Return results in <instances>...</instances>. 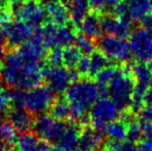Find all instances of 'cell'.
Here are the masks:
<instances>
[{"label": "cell", "mask_w": 152, "mask_h": 151, "mask_svg": "<svg viewBox=\"0 0 152 151\" xmlns=\"http://www.w3.org/2000/svg\"><path fill=\"white\" fill-rule=\"evenodd\" d=\"M108 92L107 86L92 81H76L65 91V98L70 106V118L82 120L102 95Z\"/></svg>", "instance_id": "obj_1"}, {"label": "cell", "mask_w": 152, "mask_h": 151, "mask_svg": "<svg viewBox=\"0 0 152 151\" xmlns=\"http://www.w3.org/2000/svg\"><path fill=\"white\" fill-rule=\"evenodd\" d=\"M40 65V62L29 63L20 57L16 50L5 54L1 64L0 76L6 85L14 88H19L20 83L26 73L32 67Z\"/></svg>", "instance_id": "obj_2"}, {"label": "cell", "mask_w": 152, "mask_h": 151, "mask_svg": "<svg viewBox=\"0 0 152 151\" xmlns=\"http://www.w3.org/2000/svg\"><path fill=\"white\" fill-rule=\"evenodd\" d=\"M79 71L75 69H68L62 65H50L44 67V78L48 83V87L54 93L66 91L70 84L79 79Z\"/></svg>", "instance_id": "obj_3"}, {"label": "cell", "mask_w": 152, "mask_h": 151, "mask_svg": "<svg viewBox=\"0 0 152 151\" xmlns=\"http://www.w3.org/2000/svg\"><path fill=\"white\" fill-rule=\"evenodd\" d=\"M134 87L136 85L132 77L124 71L118 69L116 77L109 84L108 92L117 106L120 109H123L130 104Z\"/></svg>", "instance_id": "obj_4"}, {"label": "cell", "mask_w": 152, "mask_h": 151, "mask_svg": "<svg viewBox=\"0 0 152 151\" xmlns=\"http://www.w3.org/2000/svg\"><path fill=\"white\" fill-rule=\"evenodd\" d=\"M12 10L19 20L24 21L31 27H39L48 18L46 8L38 0H25L12 3Z\"/></svg>", "instance_id": "obj_5"}, {"label": "cell", "mask_w": 152, "mask_h": 151, "mask_svg": "<svg viewBox=\"0 0 152 151\" xmlns=\"http://www.w3.org/2000/svg\"><path fill=\"white\" fill-rule=\"evenodd\" d=\"M54 103V92L49 87L38 86L24 92V108L32 114L44 113Z\"/></svg>", "instance_id": "obj_6"}, {"label": "cell", "mask_w": 152, "mask_h": 151, "mask_svg": "<svg viewBox=\"0 0 152 151\" xmlns=\"http://www.w3.org/2000/svg\"><path fill=\"white\" fill-rule=\"evenodd\" d=\"M120 108L112 98L102 97L94 103L91 108V120L95 128L102 131L111 121L119 117Z\"/></svg>", "instance_id": "obj_7"}, {"label": "cell", "mask_w": 152, "mask_h": 151, "mask_svg": "<svg viewBox=\"0 0 152 151\" xmlns=\"http://www.w3.org/2000/svg\"><path fill=\"white\" fill-rule=\"evenodd\" d=\"M98 47L100 52L110 60L123 62L128 60L132 55L129 42H126L123 37L116 36L114 34L102 36L99 39Z\"/></svg>", "instance_id": "obj_8"}, {"label": "cell", "mask_w": 152, "mask_h": 151, "mask_svg": "<svg viewBox=\"0 0 152 151\" xmlns=\"http://www.w3.org/2000/svg\"><path fill=\"white\" fill-rule=\"evenodd\" d=\"M129 47L132 54L141 62H147L152 57V36L145 28H139L130 33Z\"/></svg>", "instance_id": "obj_9"}, {"label": "cell", "mask_w": 152, "mask_h": 151, "mask_svg": "<svg viewBox=\"0 0 152 151\" xmlns=\"http://www.w3.org/2000/svg\"><path fill=\"white\" fill-rule=\"evenodd\" d=\"M1 31L6 38L7 44L10 47H20L33 35V27L21 20L10 22Z\"/></svg>", "instance_id": "obj_10"}, {"label": "cell", "mask_w": 152, "mask_h": 151, "mask_svg": "<svg viewBox=\"0 0 152 151\" xmlns=\"http://www.w3.org/2000/svg\"><path fill=\"white\" fill-rule=\"evenodd\" d=\"M81 131L77 123H66L60 139L55 146L61 151H76L79 146Z\"/></svg>", "instance_id": "obj_11"}, {"label": "cell", "mask_w": 152, "mask_h": 151, "mask_svg": "<svg viewBox=\"0 0 152 151\" xmlns=\"http://www.w3.org/2000/svg\"><path fill=\"white\" fill-rule=\"evenodd\" d=\"M45 8L48 18L54 24L64 25L70 20L67 4L62 0H49L45 4Z\"/></svg>", "instance_id": "obj_12"}, {"label": "cell", "mask_w": 152, "mask_h": 151, "mask_svg": "<svg viewBox=\"0 0 152 151\" xmlns=\"http://www.w3.org/2000/svg\"><path fill=\"white\" fill-rule=\"evenodd\" d=\"M102 143V131L95 127L87 126L81 131L79 151H97Z\"/></svg>", "instance_id": "obj_13"}, {"label": "cell", "mask_w": 152, "mask_h": 151, "mask_svg": "<svg viewBox=\"0 0 152 151\" xmlns=\"http://www.w3.org/2000/svg\"><path fill=\"white\" fill-rule=\"evenodd\" d=\"M8 119L10 124L19 133H28L33 126L31 113L24 108H15L8 114Z\"/></svg>", "instance_id": "obj_14"}, {"label": "cell", "mask_w": 152, "mask_h": 151, "mask_svg": "<svg viewBox=\"0 0 152 151\" xmlns=\"http://www.w3.org/2000/svg\"><path fill=\"white\" fill-rule=\"evenodd\" d=\"M127 5L132 20L142 22L148 16H152V0H129Z\"/></svg>", "instance_id": "obj_15"}, {"label": "cell", "mask_w": 152, "mask_h": 151, "mask_svg": "<svg viewBox=\"0 0 152 151\" xmlns=\"http://www.w3.org/2000/svg\"><path fill=\"white\" fill-rule=\"evenodd\" d=\"M80 29L85 36L89 38H98L102 35V19L97 14H88L80 24Z\"/></svg>", "instance_id": "obj_16"}, {"label": "cell", "mask_w": 152, "mask_h": 151, "mask_svg": "<svg viewBox=\"0 0 152 151\" xmlns=\"http://www.w3.org/2000/svg\"><path fill=\"white\" fill-rule=\"evenodd\" d=\"M68 12L72 22L76 26H80L87 15L89 14V3L87 0H69L67 3Z\"/></svg>", "instance_id": "obj_17"}, {"label": "cell", "mask_w": 152, "mask_h": 151, "mask_svg": "<svg viewBox=\"0 0 152 151\" xmlns=\"http://www.w3.org/2000/svg\"><path fill=\"white\" fill-rule=\"evenodd\" d=\"M16 151H40L42 141L38 140L35 133H23L15 141Z\"/></svg>", "instance_id": "obj_18"}, {"label": "cell", "mask_w": 152, "mask_h": 151, "mask_svg": "<svg viewBox=\"0 0 152 151\" xmlns=\"http://www.w3.org/2000/svg\"><path fill=\"white\" fill-rule=\"evenodd\" d=\"M77 35L74 27L68 24L58 25L56 31V39H55V47H65L72 46L75 42Z\"/></svg>", "instance_id": "obj_19"}, {"label": "cell", "mask_w": 152, "mask_h": 151, "mask_svg": "<svg viewBox=\"0 0 152 151\" xmlns=\"http://www.w3.org/2000/svg\"><path fill=\"white\" fill-rule=\"evenodd\" d=\"M126 126L123 121L113 120L106 125L104 131L108 138L112 141H123L126 139Z\"/></svg>", "instance_id": "obj_20"}, {"label": "cell", "mask_w": 152, "mask_h": 151, "mask_svg": "<svg viewBox=\"0 0 152 151\" xmlns=\"http://www.w3.org/2000/svg\"><path fill=\"white\" fill-rule=\"evenodd\" d=\"M51 115L57 120L64 121L70 117V106L66 98H58L51 106Z\"/></svg>", "instance_id": "obj_21"}, {"label": "cell", "mask_w": 152, "mask_h": 151, "mask_svg": "<svg viewBox=\"0 0 152 151\" xmlns=\"http://www.w3.org/2000/svg\"><path fill=\"white\" fill-rule=\"evenodd\" d=\"M132 76L137 84L145 85L148 87V85L152 82V71L149 69L148 65L144 64L143 62L138 63L132 67Z\"/></svg>", "instance_id": "obj_22"}, {"label": "cell", "mask_w": 152, "mask_h": 151, "mask_svg": "<svg viewBox=\"0 0 152 151\" xmlns=\"http://www.w3.org/2000/svg\"><path fill=\"white\" fill-rule=\"evenodd\" d=\"M130 20L132 19L129 18V16H126V15L116 17V22H115L114 30H113L112 34L123 38L130 35V33H132V22H130Z\"/></svg>", "instance_id": "obj_23"}, {"label": "cell", "mask_w": 152, "mask_h": 151, "mask_svg": "<svg viewBox=\"0 0 152 151\" xmlns=\"http://www.w3.org/2000/svg\"><path fill=\"white\" fill-rule=\"evenodd\" d=\"M83 55L76 47L68 46L63 49V65L68 69H75Z\"/></svg>", "instance_id": "obj_24"}, {"label": "cell", "mask_w": 152, "mask_h": 151, "mask_svg": "<svg viewBox=\"0 0 152 151\" xmlns=\"http://www.w3.org/2000/svg\"><path fill=\"white\" fill-rule=\"evenodd\" d=\"M90 58V69H89V75L95 76L100 69L108 66L109 59L102 54V52H93L89 55Z\"/></svg>", "instance_id": "obj_25"}, {"label": "cell", "mask_w": 152, "mask_h": 151, "mask_svg": "<svg viewBox=\"0 0 152 151\" xmlns=\"http://www.w3.org/2000/svg\"><path fill=\"white\" fill-rule=\"evenodd\" d=\"M75 47L81 52L82 55L89 56L94 52V44L91 38L83 35H78L75 39Z\"/></svg>", "instance_id": "obj_26"}, {"label": "cell", "mask_w": 152, "mask_h": 151, "mask_svg": "<svg viewBox=\"0 0 152 151\" xmlns=\"http://www.w3.org/2000/svg\"><path fill=\"white\" fill-rule=\"evenodd\" d=\"M142 138H143L142 122L132 121V122L128 123L127 128H126V139H127V141L134 143V142L140 141Z\"/></svg>", "instance_id": "obj_27"}, {"label": "cell", "mask_w": 152, "mask_h": 151, "mask_svg": "<svg viewBox=\"0 0 152 151\" xmlns=\"http://www.w3.org/2000/svg\"><path fill=\"white\" fill-rule=\"evenodd\" d=\"M117 71L118 69L114 66H106L104 67L102 69H100L97 74L95 75L96 77V81H97L98 84H102L107 86L108 84H110L111 82L113 81V79L116 77Z\"/></svg>", "instance_id": "obj_28"}, {"label": "cell", "mask_w": 152, "mask_h": 151, "mask_svg": "<svg viewBox=\"0 0 152 151\" xmlns=\"http://www.w3.org/2000/svg\"><path fill=\"white\" fill-rule=\"evenodd\" d=\"M16 129L10 124V122H3L0 124V139L5 144L15 143L16 137Z\"/></svg>", "instance_id": "obj_29"}, {"label": "cell", "mask_w": 152, "mask_h": 151, "mask_svg": "<svg viewBox=\"0 0 152 151\" xmlns=\"http://www.w3.org/2000/svg\"><path fill=\"white\" fill-rule=\"evenodd\" d=\"M12 107L10 92L7 89L0 87V117L7 114Z\"/></svg>", "instance_id": "obj_30"}, {"label": "cell", "mask_w": 152, "mask_h": 151, "mask_svg": "<svg viewBox=\"0 0 152 151\" xmlns=\"http://www.w3.org/2000/svg\"><path fill=\"white\" fill-rule=\"evenodd\" d=\"M107 151H138V147L129 141H111L107 145Z\"/></svg>", "instance_id": "obj_31"}, {"label": "cell", "mask_w": 152, "mask_h": 151, "mask_svg": "<svg viewBox=\"0 0 152 151\" xmlns=\"http://www.w3.org/2000/svg\"><path fill=\"white\" fill-rule=\"evenodd\" d=\"M144 107H143L141 115L145 120H152V87L147 88L144 96Z\"/></svg>", "instance_id": "obj_32"}, {"label": "cell", "mask_w": 152, "mask_h": 151, "mask_svg": "<svg viewBox=\"0 0 152 151\" xmlns=\"http://www.w3.org/2000/svg\"><path fill=\"white\" fill-rule=\"evenodd\" d=\"M48 59L51 65H63V48L53 47L49 53Z\"/></svg>", "instance_id": "obj_33"}, {"label": "cell", "mask_w": 152, "mask_h": 151, "mask_svg": "<svg viewBox=\"0 0 152 151\" xmlns=\"http://www.w3.org/2000/svg\"><path fill=\"white\" fill-rule=\"evenodd\" d=\"M12 10L10 6L0 3V29H3L12 22Z\"/></svg>", "instance_id": "obj_34"}, {"label": "cell", "mask_w": 152, "mask_h": 151, "mask_svg": "<svg viewBox=\"0 0 152 151\" xmlns=\"http://www.w3.org/2000/svg\"><path fill=\"white\" fill-rule=\"evenodd\" d=\"M10 98L14 108H24V92H22L21 89L17 88L10 92Z\"/></svg>", "instance_id": "obj_35"}, {"label": "cell", "mask_w": 152, "mask_h": 151, "mask_svg": "<svg viewBox=\"0 0 152 151\" xmlns=\"http://www.w3.org/2000/svg\"><path fill=\"white\" fill-rule=\"evenodd\" d=\"M89 69H90V58L86 55H83L77 64V71L80 75H89Z\"/></svg>", "instance_id": "obj_36"}, {"label": "cell", "mask_w": 152, "mask_h": 151, "mask_svg": "<svg viewBox=\"0 0 152 151\" xmlns=\"http://www.w3.org/2000/svg\"><path fill=\"white\" fill-rule=\"evenodd\" d=\"M138 147V151H152V138L143 137Z\"/></svg>", "instance_id": "obj_37"}, {"label": "cell", "mask_w": 152, "mask_h": 151, "mask_svg": "<svg viewBox=\"0 0 152 151\" xmlns=\"http://www.w3.org/2000/svg\"><path fill=\"white\" fill-rule=\"evenodd\" d=\"M89 3V6L92 9L96 10H102L108 5V0H87Z\"/></svg>", "instance_id": "obj_38"}, {"label": "cell", "mask_w": 152, "mask_h": 151, "mask_svg": "<svg viewBox=\"0 0 152 151\" xmlns=\"http://www.w3.org/2000/svg\"><path fill=\"white\" fill-rule=\"evenodd\" d=\"M143 127V137L152 138V120H145L142 121Z\"/></svg>", "instance_id": "obj_39"}, {"label": "cell", "mask_w": 152, "mask_h": 151, "mask_svg": "<svg viewBox=\"0 0 152 151\" xmlns=\"http://www.w3.org/2000/svg\"><path fill=\"white\" fill-rule=\"evenodd\" d=\"M143 25H144V28L147 30V32L152 36V16H148L147 18H145L142 21Z\"/></svg>", "instance_id": "obj_40"}, {"label": "cell", "mask_w": 152, "mask_h": 151, "mask_svg": "<svg viewBox=\"0 0 152 151\" xmlns=\"http://www.w3.org/2000/svg\"><path fill=\"white\" fill-rule=\"evenodd\" d=\"M6 44H7V42H6V38L4 36L3 33H0V58H1L2 56L4 55V53H5V46Z\"/></svg>", "instance_id": "obj_41"}, {"label": "cell", "mask_w": 152, "mask_h": 151, "mask_svg": "<svg viewBox=\"0 0 152 151\" xmlns=\"http://www.w3.org/2000/svg\"><path fill=\"white\" fill-rule=\"evenodd\" d=\"M40 151H61L56 146H51L49 143L46 142H42V147H40Z\"/></svg>", "instance_id": "obj_42"}, {"label": "cell", "mask_w": 152, "mask_h": 151, "mask_svg": "<svg viewBox=\"0 0 152 151\" xmlns=\"http://www.w3.org/2000/svg\"><path fill=\"white\" fill-rule=\"evenodd\" d=\"M121 2H124V0H108V5L111 6V8H112L113 6L117 5Z\"/></svg>", "instance_id": "obj_43"}, {"label": "cell", "mask_w": 152, "mask_h": 151, "mask_svg": "<svg viewBox=\"0 0 152 151\" xmlns=\"http://www.w3.org/2000/svg\"><path fill=\"white\" fill-rule=\"evenodd\" d=\"M0 151H7V149L5 148V145L0 143Z\"/></svg>", "instance_id": "obj_44"}, {"label": "cell", "mask_w": 152, "mask_h": 151, "mask_svg": "<svg viewBox=\"0 0 152 151\" xmlns=\"http://www.w3.org/2000/svg\"><path fill=\"white\" fill-rule=\"evenodd\" d=\"M148 62H149V64H148L149 69H151V71H152V57H151V59H150V60H149V61H148Z\"/></svg>", "instance_id": "obj_45"}, {"label": "cell", "mask_w": 152, "mask_h": 151, "mask_svg": "<svg viewBox=\"0 0 152 151\" xmlns=\"http://www.w3.org/2000/svg\"><path fill=\"white\" fill-rule=\"evenodd\" d=\"M10 2H12V3H16V2H21V1H24V0H8Z\"/></svg>", "instance_id": "obj_46"}, {"label": "cell", "mask_w": 152, "mask_h": 151, "mask_svg": "<svg viewBox=\"0 0 152 151\" xmlns=\"http://www.w3.org/2000/svg\"><path fill=\"white\" fill-rule=\"evenodd\" d=\"M0 3H2V0H0Z\"/></svg>", "instance_id": "obj_47"}, {"label": "cell", "mask_w": 152, "mask_h": 151, "mask_svg": "<svg viewBox=\"0 0 152 151\" xmlns=\"http://www.w3.org/2000/svg\"><path fill=\"white\" fill-rule=\"evenodd\" d=\"M0 69H1V64H0Z\"/></svg>", "instance_id": "obj_48"}]
</instances>
